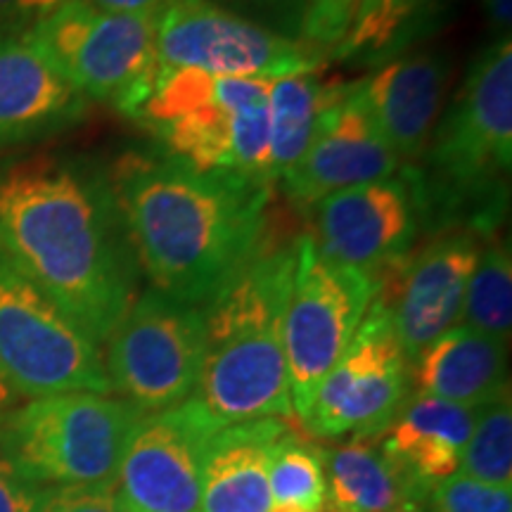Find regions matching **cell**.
<instances>
[{"mask_svg": "<svg viewBox=\"0 0 512 512\" xmlns=\"http://www.w3.org/2000/svg\"><path fill=\"white\" fill-rule=\"evenodd\" d=\"M0 247L102 349L140 292L110 166L41 155L0 162Z\"/></svg>", "mask_w": 512, "mask_h": 512, "instance_id": "1", "label": "cell"}, {"mask_svg": "<svg viewBox=\"0 0 512 512\" xmlns=\"http://www.w3.org/2000/svg\"><path fill=\"white\" fill-rule=\"evenodd\" d=\"M140 271L150 287L207 309L271 223L273 188L195 169L157 150L110 166Z\"/></svg>", "mask_w": 512, "mask_h": 512, "instance_id": "2", "label": "cell"}, {"mask_svg": "<svg viewBox=\"0 0 512 512\" xmlns=\"http://www.w3.org/2000/svg\"><path fill=\"white\" fill-rule=\"evenodd\" d=\"M299 235L268 223L264 238L204 309L207 347L192 399L216 427L294 418L285 358Z\"/></svg>", "mask_w": 512, "mask_h": 512, "instance_id": "3", "label": "cell"}, {"mask_svg": "<svg viewBox=\"0 0 512 512\" xmlns=\"http://www.w3.org/2000/svg\"><path fill=\"white\" fill-rule=\"evenodd\" d=\"M401 171L427 233L472 230L486 238L503 228L512 171L510 36L475 57L420 162Z\"/></svg>", "mask_w": 512, "mask_h": 512, "instance_id": "4", "label": "cell"}, {"mask_svg": "<svg viewBox=\"0 0 512 512\" xmlns=\"http://www.w3.org/2000/svg\"><path fill=\"white\" fill-rule=\"evenodd\" d=\"M268 88L264 79L214 76L159 67L131 121L157 150L195 166L275 190L268 152Z\"/></svg>", "mask_w": 512, "mask_h": 512, "instance_id": "5", "label": "cell"}, {"mask_svg": "<svg viewBox=\"0 0 512 512\" xmlns=\"http://www.w3.org/2000/svg\"><path fill=\"white\" fill-rule=\"evenodd\" d=\"M140 415L112 394L38 396L0 413V451L36 489L107 482Z\"/></svg>", "mask_w": 512, "mask_h": 512, "instance_id": "6", "label": "cell"}, {"mask_svg": "<svg viewBox=\"0 0 512 512\" xmlns=\"http://www.w3.org/2000/svg\"><path fill=\"white\" fill-rule=\"evenodd\" d=\"M155 22L157 12L117 15L74 0L27 36L88 102H110L131 119L159 72Z\"/></svg>", "mask_w": 512, "mask_h": 512, "instance_id": "7", "label": "cell"}, {"mask_svg": "<svg viewBox=\"0 0 512 512\" xmlns=\"http://www.w3.org/2000/svg\"><path fill=\"white\" fill-rule=\"evenodd\" d=\"M102 354L112 394L140 413H159L195 396L207 347L202 306L155 287L140 290Z\"/></svg>", "mask_w": 512, "mask_h": 512, "instance_id": "8", "label": "cell"}, {"mask_svg": "<svg viewBox=\"0 0 512 512\" xmlns=\"http://www.w3.org/2000/svg\"><path fill=\"white\" fill-rule=\"evenodd\" d=\"M0 370L19 396L112 394L102 349L0 247Z\"/></svg>", "mask_w": 512, "mask_h": 512, "instance_id": "9", "label": "cell"}, {"mask_svg": "<svg viewBox=\"0 0 512 512\" xmlns=\"http://www.w3.org/2000/svg\"><path fill=\"white\" fill-rule=\"evenodd\" d=\"M157 64L214 76L275 81L320 72L330 55L278 34L214 0H164L155 22Z\"/></svg>", "mask_w": 512, "mask_h": 512, "instance_id": "10", "label": "cell"}, {"mask_svg": "<svg viewBox=\"0 0 512 512\" xmlns=\"http://www.w3.org/2000/svg\"><path fill=\"white\" fill-rule=\"evenodd\" d=\"M380 292V283L356 268L332 264L309 233L299 235L297 268L285 316V358L292 411L309 413L318 384L347 351Z\"/></svg>", "mask_w": 512, "mask_h": 512, "instance_id": "11", "label": "cell"}, {"mask_svg": "<svg viewBox=\"0 0 512 512\" xmlns=\"http://www.w3.org/2000/svg\"><path fill=\"white\" fill-rule=\"evenodd\" d=\"M408 361L392 316L373 299L354 339L318 384L304 430L318 439H375L408 401Z\"/></svg>", "mask_w": 512, "mask_h": 512, "instance_id": "12", "label": "cell"}, {"mask_svg": "<svg viewBox=\"0 0 512 512\" xmlns=\"http://www.w3.org/2000/svg\"><path fill=\"white\" fill-rule=\"evenodd\" d=\"M306 216L309 238L325 259L363 271L380 287L406 264L422 230L413 185L403 171L335 192Z\"/></svg>", "mask_w": 512, "mask_h": 512, "instance_id": "13", "label": "cell"}, {"mask_svg": "<svg viewBox=\"0 0 512 512\" xmlns=\"http://www.w3.org/2000/svg\"><path fill=\"white\" fill-rule=\"evenodd\" d=\"M216 430L195 399L140 415L117 470L126 512H200L204 446Z\"/></svg>", "mask_w": 512, "mask_h": 512, "instance_id": "14", "label": "cell"}, {"mask_svg": "<svg viewBox=\"0 0 512 512\" xmlns=\"http://www.w3.org/2000/svg\"><path fill=\"white\" fill-rule=\"evenodd\" d=\"M482 240L472 230L432 235L411 261L382 283L377 297L389 309L408 366L434 339L458 325Z\"/></svg>", "mask_w": 512, "mask_h": 512, "instance_id": "15", "label": "cell"}, {"mask_svg": "<svg viewBox=\"0 0 512 512\" xmlns=\"http://www.w3.org/2000/svg\"><path fill=\"white\" fill-rule=\"evenodd\" d=\"M401 171L396 152L377 131L361 93V79L349 81L325 114L306 155L280 178L287 202L309 211L335 192L392 178Z\"/></svg>", "mask_w": 512, "mask_h": 512, "instance_id": "16", "label": "cell"}, {"mask_svg": "<svg viewBox=\"0 0 512 512\" xmlns=\"http://www.w3.org/2000/svg\"><path fill=\"white\" fill-rule=\"evenodd\" d=\"M88 105L27 34L0 31V152L62 136Z\"/></svg>", "mask_w": 512, "mask_h": 512, "instance_id": "17", "label": "cell"}, {"mask_svg": "<svg viewBox=\"0 0 512 512\" xmlns=\"http://www.w3.org/2000/svg\"><path fill=\"white\" fill-rule=\"evenodd\" d=\"M451 60L441 50L396 55L361 79V93L377 131L399 157L401 169L420 162L444 112Z\"/></svg>", "mask_w": 512, "mask_h": 512, "instance_id": "18", "label": "cell"}, {"mask_svg": "<svg viewBox=\"0 0 512 512\" xmlns=\"http://www.w3.org/2000/svg\"><path fill=\"white\" fill-rule=\"evenodd\" d=\"M278 418L221 427L207 439L202 458L200 512H268V467L273 448L290 432Z\"/></svg>", "mask_w": 512, "mask_h": 512, "instance_id": "19", "label": "cell"}, {"mask_svg": "<svg viewBox=\"0 0 512 512\" xmlns=\"http://www.w3.org/2000/svg\"><path fill=\"white\" fill-rule=\"evenodd\" d=\"M420 396L482 408L510 394L508 342L458 323L413 363Z\"/></svg>", "mask_w": 512, "mask_h": 512, "instance_id": "20", "label": "cell"}, {"mask_svg": "<svg viewBox=\"0 0 512 512\" xmlns=\"http://www.w3.org/2000/svg\"><path fill=\"white\" fill-rule=\"evenodd\" d=\"M477 413L479 408L418 394L403 403L382 434V448L415 489L427 496L434 484L458 472Z\"/></svg>", "mask_w": 512, "mask_h": 512, "instance_id": "21", "label": "cell"}, {"mask_svg": "<svg viewBox=\"0 0 512 512\" xmlns=\"http://www.w3.org/2000/svg\"><path fill=\"white\" fill-rule=\"evenodd\" d=\"M323 472L330 512H387L425 498L384 453L382 437L328 448L323 451Z\"/></svg>", "mask_w": 512, "mask_h": 512, "instance_id": "22", "label": "cell"}, {"mask_svg": "<svg viewBox=\"0 0 512 512\" xmlns=\"http://www.w3.org/2000/svg\"><path fill=\"white\" fill-rule=\"evenodd\" d=\"M349 81H323L318 72L285 76L268 88V152L271 174L278 185L316 138L325 114Z\"/></svg>", "mask_w": 512, "mask_h": 512, "instance_id": "23", "label": "cell"}, {"mask_svg": "<svg viewBox=\"0 0 512 512\" xmlns=\"http://www.w3.org/2000/svg\"><path fill=\"white\" fill-rule=\"evenodd\" d=\"M444 0H361L330 60L377 69L427 34Z\"/></svg>", "mask_w": 512, "mask_h": 512, "instance_id": "24", "label": "cell"}, {"mask_svg": "<svg viewBox=\"0 0 512 512\" xmlns=\"http://www.w3.org/2000/svg\"><path fill=\"white\" fill-rule=\"evenodd\" d=\"M460 323L510 344L512 254L510 240L503 238L501 230L482 240V252L467 283Z\"/></svg>", "mask_w": 512, "mask_h": 512, "instance_id": "25", "label": "cell"}, {"mask_svg": "<svg viewBox=\"0 0 512 512\" xmlns=\"http://www.w3.org/2000/svg\"><path fill=\"white\" fill-rule=\"evenodd\" d=\"M271 505L323 512L328 505L325 494L323 451L290 430L273 448L268 467Z\"/></svg>", "mask_w": 512, "mask_h": 512, "instance_id": "26", "label": "cell"}, {"mask_svg": "<svg viewBox=\"0 0 512 512\" xmlns=\"http://www.w3.org/2000/svg\"><path fill=\"white\" fill-rule=\"evenodd\" d=\"M458 472L512 489V401L510 394L479 408L475 430L463 448Z\"/></svg>", "mask_w": 512, "mask_h": 512, "instance_id": "27", "label": "cell"}, {"mask_svg": "<svg viewBox=\"0 0 512 512\" xmlns=\"http://www.w3.org/2000/svg\"><path fill=\"white\" fill-rule=\"evenodd\" d=\"M430 512H512V489L456 472L430 489Z\"/></svg>", "mask_w": 512, "mask_h": 512, "instance_id": "28", "label": "cell"}, {"mask_svg": "<svg viewBox=\"0 0 512 512\" xmlns=\"http://www.w3.org/2000/svg\"><path fill=\"white\" fill-rule=\"evenodd\" d=\"M31 512H126L117 477L95 484L43 486Z\"/></svg>", "mask_w": 512, "mask_h": 512, "instance_id": "29", "label": "cell"}, {"mask_svg": "<svg viewBox=\"0 0 512 512\" xmlns=\"http://www.w3.org/2000/svg\"><path fill=\"white\" fill-rule=\"evenodd\" d=\"M358 3L361 0H309L299 38L330 55L347 36Z\"/></svg>", "mask_w": 512, "mask_h": 512, "instance_id": "30", "label": "cell"}, {"mask_svg": "<svg viewBox=\"0 0 512 512\" xmlns=\"http://www.w3.org/2000/svg\"><path fill=\"white\" fill-rule=\"evenodd\" d=\"M223 8L238 12L256 24L292 36L302 29V19L309 0H214Z\"/></svg>", "mask_w": 512, "mask_h": 512, "instance_id": "31", "label": "cell"}, {"mask_svg": "<svg viewBox=\"0 0 512 512\" xmlns=\"http://www.w3.org/2000/svg\"><path fill=\"white\" fill-rule=\"evenodd\" d=\"M74 0H0V31L3 34H27L43 19L55 15Z\"/></svg>", "mask_w": 512, "mask_h": 512, "instance_id": "32", "label": "cell"}, {"mask_svg": "<svg viewBox=\"0 0 512 512\" xmlns=\"http://www.w3.org/2000/svg\"><path fill=\"white\" fill-rule=\"evenodd\" d=\"M36 491L0 451V512H31Z\"/></svg>", "mask_w": 512, "mask_h": 512, "instance_id": "33", "label": "cell"}, {"mask_svg": "<svg viewBox=\"0 0 512 512\" xmlns=\"http://www.w3.org/2000/svg\"><path fill=\"white\" fill-rule=\"evenodd\" d=\"M88 3L117 15H140V12H157L164 0H88Z\"/></svg>", "mask_w": 512, "mask_h": 512, "instance_id": "34", "label": "cell"}, {"mask_svg": "<svg viewBox=\"0 0 512 512\" xmlns=\"http://www.w3.org/2000/svg\"><path fill=\"white\" fill-rule=\"evenodd\" d=\"M484 12H486V19H489L491 29L496 31V38L510 36L512 0H484Z\"/></svg>", "mask_w": 512, "mask_h": 512, "instance_id": "35", "label": "cell"}, {"mask_svg": "<svg viewBox=\"0 0 512 512\" xmlns=\"http://www.w3.org/2000/svg\"><path fill=\"white\" fill-rule=\"evenodd\" d=\"M17 401H19V392L12 387V382L5 377L3 370H0V413L15 408Z\"/></svg>", "mask_w": 512, "mask_h": 512, "instance_id": "36", "label": "cell"}, {"mask_svg": "<svg viewBox=\"0 0 512 512\" xmlns=\"http://www.w3.org/2000/svg\"><path fill=\"white\" fill-rule=\"evenodd\" d=\"M387 512H422V508H420V503H415V501H408V503H401V505H396V508L387 510Z\"/></svg>", "mask_w": 512, "mask_h": 512, "instance_id": "37", "label": "cell"}, {"mask_svg": "<svg viewBox=\"0 0 512 512\" xmlns=\"http://www.w3.org/2000/svg\"><path fill=\"white\" fill-rule=\"evenodd\" d=\"M268 512H309V510H299V508H285V505H271Z\"/></svg>", "mask_w": 512, "mask_h": 512, "instance_id": "38", "label": "cell"}]
</instances>
